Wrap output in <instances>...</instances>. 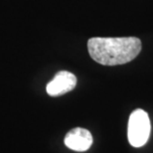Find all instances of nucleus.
Segmentation results:
<instances>
[{"label": "nucleus", "mask_w": 153, "mask_h": 153, "mask_svg": "<svg viewBox=\"0 0 153 153\" xmlns=\"http://www.w3.org/2000/svg\"><path fill=\"white\" fill-rule=\"evenodd\" d=\"M141 47V41L136 37H94L88 41L91 59L103 66H117L130 62L138 56Z\"/></svg>", "instance_id": "nucleus-1"}, {"label": "nucleus", "mask_w": 153, "mask_h": 153, "mask_svg": "<svg viewBox=\"0 0 153 153\" xmlns=\"http://www.w3.org/2000/svg\"><path fill=\"white\" fill-rule=\"evenodd\" d=\"M151 124L147 112L137 108L131 112L127 124L128 141L133 147H141L150 136Z\"/></svg>", "instance_id": "nucleus-2"}, {"label": "nucleus", "mask_w": 153, "mask_h": 153, "mask_svg": "<svg viewBox=\"0 0 153 153\" xmlns=\"http://www.w3.org/2000/svg\"><path fill=\"white\" fill-rule=\"evenodd\" d=\"M76 85V78L73 73L60 71L46 87V91L51 97H59L73 91Z\"/></svg>", "instance_id": "nucleus-3"}, {"label": "nucleus", "mask_w": 153, "mask_h": 153, "mask_svg": "<svg viewBox=\"0 0 153 153\" xmlns=\"http://www.w3.org/2000/svg\"><path fill=\"white\" fill-rule=\"evenodd\" d=\"M64 142L67 147L72 150L84 152L88 150L93 144V136L90 131L85 128L76 127L66 134Z\"/></svg>", "instance_id": "nucleus-4"}]
</instances>
